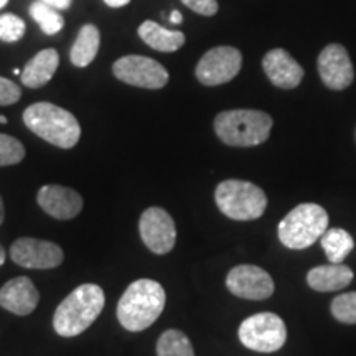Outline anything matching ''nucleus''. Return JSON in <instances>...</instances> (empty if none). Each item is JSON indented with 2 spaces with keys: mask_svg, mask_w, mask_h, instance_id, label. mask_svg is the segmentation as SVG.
Instances as JSON below:
<instances>
[{
  "mask_svg": "<svg viewBox=\"0 0 356 356\" xmlns=\"http://www.w3.org/2000/svg\"><path fill=\"white\" fill-rule=\"evenodd\" d=\"M165 300V291L157 280H136L126 289L118 304L119 323L129 332L145 330L160 317Z\"/></svg>",
  "mask_w": 356,
  "mask_h": 356,
  "instance_id": "nucleus-1",
  "label": "nucleus"
},
{
  "mask_svg": "<svg viewBox=\"0 0 356 356\" xmlns=\"http://www.w3.org/2000/svg\"><path fill=\"white\" fill-rule=\"evenodd\" d=\"M104 291L96 284H83L58 305L53 328L60 337H78L88 330L104 309Z\"/></svg>",
  "mask_w": 356,
  "mask_h": 356,
  "instance_id": "nucleus-2",
  "label": "nucleus"
},
{
  "mask_svg": "<svg viewBox=\"0 0 356 356\" xmlns=\"http://www.w3.org/2000/svg\"><path fill=\"white\" fill-rule=\"evenodd\" d=\"M25 126L35 136L60 149H73L81 137V126L70 111L51 102H35L24 111Z\"/></svg>",
  "mask_w": 356,
  "mask_h": 356,
  "instance_id": "nucleus-3",
  "label": "nucleus"
},
{
  "mask_svg": "<svg viewBox=\"0 0 356 356\" xmlns=\"http://www.w3.org/2000/svg\"><path fill=\"white\" fill-rule=\"evenodd\" d=\"M273 118L254 109H233L220 113L215 119V132L221 142L231 147H254L269 139Z\"/></svg>",
  "mask_w": 356,
  "mask_h": 356,
  "instance_id": "nucleus-4",
  "label": "nucleus"
},
{
  "mask_svg": "<svg viewBox=\"0 0 356 356\" xmlns=\"http://www.w3.org/2000/svg\"><path fill=\"white\" fill-rule=\"evenodd\" d=\"M328 229V215L317 203H302L279 222L280 243L289 249L310 248Z\"/></svg>",
  "mask_w": 356,
  "mask_h": 356,
  "instance_id": "nucleus-5",
  "label": "nucleus"
},
{
  "mask_svg": "<svg viewBox=\"0 0 356 356\" xmlns=\"http://www.w3.org/2000/svg\"><path fill=\"white\" fill-rule=\"evenodd\" d=\"M215 200L222 215L236 221L257 220L267 208L264 190L243 180L221 181L216 186Z\"/></svg>",
  "mask_w": 356,
  "mask_h": 356,
  "instance_id": "nucleus-6",
  "label": "nucleus"
},
{
  "mask_svg": "<svg viewBox=\"0 0 356 356\" xmlns=\"http://www.w3.org/2000/svg\"><path fill=\"white\" fill-rule=\"evenodd\" d=\"M238 335L246 348L259 353H273L286 343L287 328L279 315L261 312L244 320Z\"/></svg>",
  "mask_w": 356,
  "mask_h": 356,
  "instance_id": "nucleus-7",
  "label": "nucleus"
},
{
  "mask_svg": "<svg viewBox=\"0 0 356 356\" xmlns=\"http://www.w3.org/2000/svg\"><path fill=\"white\" fill-rule=\"evenodd\" d=\"M113 73L119 81L144 89H160L168 83V71L149 56L127 55L113 65Z\"/></svg>",
  "mask_w": 356,
  "mask_h": 356,
  "instance_id": "nucleus-8",
  "label": "nucleus"
},
{
  "mask_svg": "<svg viewBox=\"0 0 356 356\" xmlns=\"http://www.w3.org/2000/svg\"><path fill=\"white\" fill-rule=\"evenodd\" d=\"M243 55L238 48L216 47L208 50L198 61L197 74L198 81L204 86H220L229 83L241 71Z\"/></svg>",
  "mask_w": 356,
  "mask_h": 356,
  "instance_id": "nucleus-9",
  "label": "nucleus"
},
{
  "mask_svg": "<svg viewBox=\"0 0 356 356\" xmlns=\"http://www.w3.org/2000/svg\"><path fill=\"white\" fill-rule=\"evenodd\" d=\"M139 233L142 241L154 254H167L175 246V221L163 208L152 207L142 213L139 220Z\"/></svg>",
  "mask_w": 356,
  "mask_h": 356,
  "instance_id": "nucleus-10",
  "label": "nucleus"
},
{
  "mask_svg": "<svg viewBox=\"0 0 356 356\" xmlns=\"http://www.w3.org/2000/svg\"><path fill=\"white\" fill-rule=\"evenodd\" d=\"M226 287L236 297L248 300H266L274 293V280L259 266L241 264L228 273Z\"/></svg>",
  "mask_w": 356,
  "mask_h": 356,
  "instance_id": "nucleus-11",
  "label": "nucleus"
},
{
  "mask_svg": "<svg viewBox=\"0 0 356 356\" xmlns=\"http://www.w3.org/2000/svg\"><path fill=\"white\" fill-rule=\"evenodd\" d=\"M10 257L25 269H53L63 262V249L44 239L19 238L10 248Z\"/></svg>",
  "mask_w": 356,
  "mask_h": 356,
  "instance_id": "nucleus-12",
  "label": "nucleus"
},
{
  "mask_svg": "<svg viewBox=\"0 0 356 356\" xmlns=\"http://www.w3.org/2000/svg\"><path fill=\"white\" fill-rule=\"evenodd\" d=\"M317 66L323 84L333 91H341L353 83V63H351L346 48L341 44H327L318 55Z\"/></svg>",
  "mask_w": 356,
  "mask_h": 356,
  "instance_id": "nucleus-13",
  "label": "nucleus"
},
{
  "mask_svg": "<svg viewBox=\"0 0 356 356\" xmlns=\"http://www.w3.org/2000/svg\"><path fill=\"white\" fill-rule=\"evenodd\" d=\"M40 208L55 220H73L83 210V198L78 191L61 185H44L37 195Z\"/></svg>",
  "mask_w": 356,
  "mask_h": 356,
  "instance_id": "nucleus-14",
  "label": "nucleus"
},
{
  "mask_svg": "<svg viewBox=\"0 0 356 356\" xmlns=\"http://www.w3.org/2000/svg\"><path fill=\"white\" fill-rule=\"evenodd\" d=\"M262 68L274 86L293 89L304 79V68L282 48H274L262 58Z\"/></svg>",
  "mask_w": 356,
  "mask_h": 356,
  "instance_id": "nucleus-15",
  "label": "nucleus"
},
{
  "mask_svg": "<svg viewBox=\"0 0 356 356\" xmlns=\"http://www.w3.org/2000/svg\"><path fill=\"white\" fill-rule=\"evenodd\" d=\"M40 293L29 277H15L0 289V307L15 315H30L38 307Z\"/></svg>",
  "mask_w": 356,
  "mask_h": 356,
  "instance_id": "nucleus-16",
  "label": "nucleus"
},
{
  "mask_svg": "<svg viewBox=\"0 0 356 356\" xmlns=\"http://www.w3.org/2000/svg\"><path fill=\"white\" fill-rule=\"evenodd\" d=\"M353 280V270L348 266L341 264H325L317 266L309 270L307 274V282L317 292H335L341 291Z\"/></svg>",
  "mask_w": 356,
  "mask_h": 356,
  "instance_id": "nucleus-17",
  "label": "nucleus"
},
{
  "mask_svg": "<svg viewBox=\"0 0 356 356\" xmlns=\"http://www.w3.org/2000/svg\"><path fill=\"white\" fill-rule=\"evenodd\" d=\"M58 65H60V55L55 48L42 50L25 65L20 74L22 83L32 89L42 88L55 76Z\"/></svg>",
  "mask_w": 356,
  "mask_h": 356,
  "instance_id": "nucleus-18",
  "label": "nucleus"
},
{
  "mask_svg": "<svg viewBox=\"0 0 356 356\" xmlns=\"http://www.w3.org/2000/svg\"><path fill=\"white\" fill-rule=\"evenodd\" d=\"M139 37L145 44H149L154 50L162 53H172L180 50L185 44V33L178 30H168L159 25L157 22L145 20L139 26Z\"/></svg>",
  "mask_w": 356,
  "mask_h": 356,
  "instance_id": "nucleus-19",
  "label": "nucleus"
},
{
  "mask_svg": "<svg viewBox=\"0 0 356 356\" xmlns=\"http://www.w3.org/2000/svg\"><path fill=\"white\" fill-rule=\"evenodd\" d=\"M101 47V32L96 25H84L70 51L71 63L78 68H86L95 61Z\"/></svg>",
  "mask_w": 356,
  "mask_h": 356,
  "instance_id": "nucleus-20",
  "label": "nucleus"
},
{
  "mask_svg": "<svg viewBox=\"0 0 356 356\" xmlns=\"http://www.w3.org/2000/svg\"><path fill=\"white\" fill-rule=\"evenodd\" d=\"M320 243H322L328 262H333V264H341L355 248L353 238L343 228H328L320 238Z\"/></svg>",
  "mask_w": 356,
  "mask_h": 356,
  "instance_id": "nucleus-21",
  "label": "nucleus"
},
{
  "mask_svg": "<svg viewBox=\"0 0 356 356\" xmlns=\"http://www.w3.org/2000/svg\"><path fill=\"white\" fill-rule=\"evenodd\" d=\"M157 356H195L190 338L180 330H167L157 341Z\"/></svg>",
  "mask_w": 356,
  "mask_h": 356,
  "instance_id": "nucleus-22",
  "label": "nucleus"
},
{
  "mask_svg": "<svg viewBox=\"0 0 356 356\" xmlns=\"http://www.w3.org/2000/svg\"><path fill=\"white\" fill-rule=\"evenodd\" d=\"M30 15L40 25L44 35H56L65 26V19L61 17V13H58L56 8L50 7L42 0H37L30 6Z\"/></svg>",
  "mask_w": 356,
  "mask_h": 356,
  "instance_id": "nucleus-23",
  "label": "nucleus"
},
{
  "mask_svg": "<svg viewBox=\"0 0 356 356\" xmlns=\"http://www.w3.org/2000/svg\"><path fill=\"white\" fill-rule=\"evenodd\" d=\"M25 159V147L19 139L0 134V167L17 165Z\"/></svg>",
  "mask_w": 356,
  "mask_h": 356,
  "instance_id": "nucleus-24",
  "label": "nucleus"
},
{
  "mask_svg": "<svg viewBox=\"0 0 356 356\" xmlns=\"http://www.w3.org/2000/svg\"><path fill=\"white\" fill-rule=\"evenodd\" d=\"M332 314L341 323H356V292L340 293L333 299Z\"/></svg>",
  "mask_w": 356,
  "mask_h": 356,
  "instance_id": "nucleus-25",
  "label": "nucleus"
},
{
  "mask_svg": "<svg viewBox=\"0 0 356 356\" xmlns=\"http://www.w3.org/2000/svg\"><path fill=\"white\" fill-rule=\"evenodd\" d=\"M26 30L25 22L15 13L0 15V40L7 43H15L24 38Z\"/></svg>",
  "mask_w": 356,
  "mask_h": 356,
  "instance_id": "nucleus-26",
  "label": "nucleus"
},
{
  "mask_svg": "<svg viewBox=\"0 0 356 356\" xmlns=\"http://www.w3.org/2000/svg\"><path fill=\"white\" fill-rule=\"evenodd\" d=\"M22 97V89L12 79L0 76V106H10L19 102Z\"/></svg>",
  "mask_w": 356,
  "mask_h": 356,
  "instance_id": "nucleus-27",
  "label": "nucleus"
},
{
  "mask_svg": "<svg viewBox=\"0 0 356 356\" xmlns=\"http://www.w3.org/2000/svg\"><path fill=\"white\" fill-rule=\"evenodd\" d=\"M190 10L204 17H213L218 12V0H181Z\"/></svg>",
  "mask_w": 356,
  "mask_h": 356,
  "instance_id": "nucleus-28",
  "label": "nucleus"
},
{
  "mask_svg": "<svg viewBox=\"0 0 356 356\" xmlns=\"http://www.w3.org/2000/svg\"><path fill=\"white\" fill-rule=\"evenodd\" d=\"M42 2L48 3V6L56 8V10H66V8L71 7L73 0H42Z\"/></svg>",
  "mask_w": 356,
  "mask_h": 356,
  "instance_id": "nucleus-29",
  "label": "nucleus"
},
{
  "mask_svg": "<svg viewBox=\"0 0 356 356\" xmlns=\"http://www.w3.org/2000/svg\"><path fill=\"white\" fill-rule=\"evenodd\" d=\"M129 2H131V0H104L106 6H109V7H113V8L124 7V6H127Z\"/></svg>",
  "mask_w": 356,
  "mask_h": 356,
  "instance_id": "nucleus-30",
  "label": "nucleus"
},
{
  "mask_svg": "<svg viewBox=\"0 0 356 356\" xmlns=\"http://www.w3.org/2000/svg\"><path fill=\"white\" fill-rule=\"evenodd\" d=\"M170 22H172V24L178 25V24H181V22H184V17H181V13L178 10H173L172 15H170Z\"/></svg>",
  "mask_w": 356,
  "mask_h": 356,
  "instance_id": "nucleus-31",
  "label": "nucleus"
},
{
  "mask_svg": "<svg viewBox=\"0 0 356 356\" xmlns=\"http://www.w3.org/2000/svg\"><path fill=\"white\" fill-rule=\"evenodd\" d=\"M3 218H6V210H3V202L2 197H0V225L3 222Z\"/></svg>",
  "mask_w": 356,
  "mask_h": 356,
  "instance_id": "nucleus-32",
  "label": "nucleus"
},
{
  "mask_svg": "<svg viewBox=\"0 0 356 356\" xmlns=\"http://www.w3.org/2000/svg\"><path fill=\"white\" fill-rule=\"evenodd\" d=\"M3 262H6V251H3V248L0 246V266H2Z\"/></svg>",
  "mask_w": 356,
  "mask_h": 356,
  "instance_id": "nucleus-33",
  "label": "nucleus"
},
{
  "mask_svg": "<svg viewBox=\"0 0 356 356\" xmlns=\"http://www.w3.org/2000/svg\"><path fill=\"white\" fill-rule=\"evenodd\" d=\"M0 124H7V118H6V115H0Z\"/></svg>",
  "mask_w": 356,
  "mask_h": 356,
  "instance_id": "nucleus-34",
  "label": "nucleus"
},
{
  "mask_svg": "<svg viewBox=\"0 0 356 356\" xmlns=\"http://www.w3.org/2000/svg\"><path fill=\"white\" fill-rule=\"evenodd\" d=\"M7 2H8V0H0V8L6 7V6H7Z\"/></svg>",
  "mask_w": 356,
  "mask_h": 356,
  "instance_id": "nucleus-35",
  "label": "nucleus"
},
{
  "mask_svg": "<svg viewBox=\"0 0 356 356\" xmlns=\"http://www.w3.org/2000/svg\"><path fill=\"white\" fill-rule=\"evenodd\" d=\"M13 74H17V76H19V74H22V71L17 68V70H13Z\"/></svg>",
  "mask_w": 356,
  "mask_h": 356,
  "instance_id": "nucleus-36",
  "label": "nucleus"
}]
</instances>
